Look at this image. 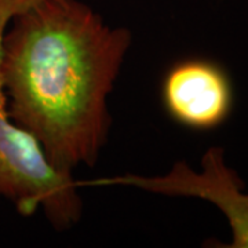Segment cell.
<instances>
[{"label": "cell", "mask_w": 248, "mask_h": 248, "mask_svg": "<svg viewBox=\"0 0 248 248\" xmlns=\"http://www.w3.org/2000/svg\"><path fill=\"white\" fill-rule=\"evenodd\" d=\"M76 185L78 187L131 186L155 195L207 200L225 215L232 232L231 243H214L211 247L248 248V193L243 192L244 182L239 174L226 164L225 151L221 146H211L205 151L202 157V171H196L181 160L164 175L124 174L76 181Z\"/></svg>", "instance_id": "3957f363"}, {"label": "cell", "mask_w": 248, "mask_h": 248, "mask_svg": "<svg viewBox=\"0 0 248 248\" xmlns=\"http://www.w3.org/2000/svg\"><path fill=\"white\" fill-rule=\"evenodd\" d=\"M131 40L80 0H37L11 18L0 57L9 116L62 174L98 161Z\"/></svg>", "instance_id": "6da1fadb"}, {"label": "cell", "mask_w": 248, "mask_h": 248, "mask_svg": "<svg viewBox=\"0 0 248 248\" xmlns=\"http://www.w3.org/2000/svg\"><path fill=\"white\" fill-rule=\"evenodd\" d=\"M161 105L174 123L192 131H213L228 122L234 108L229 72L207 57H186L166 71Z\"/></svg>", "instance_id": "277c9868"}, {"label": "cell", "mask_w": 248, "mask_h": 248, "mask_svg": "<svg viewBox=\"0 0 248 248\" xmlns=\"http://www.w3.org/2000/svg\"><path fill=\"white\" fill-rule=\"evenodd\" d=\"M37 0H0L1 42L11 18ZM72 175L50 166L39 142L11 120L0 75V196L7 199L22 217L43 210L58 232L81 219L83 204Z\"/></svg>", "instance_id": "7a4b0ae2"}]
</instances>
